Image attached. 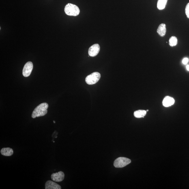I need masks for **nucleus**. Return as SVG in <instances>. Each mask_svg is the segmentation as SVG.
Masks as SVG:
<instances>
[{
  "mask_svg": "<svg viewBox=\"0 0 189 189\" xmlns=\"http://www.w3.org/2000/svg\"><path fill=\"white\" fill-rule=\"evenodd\" d=\"M1 154L5 156H10L14 153V151L10 147L3 148L1 151Z\"/></svg>",
  "mask_w": 189,
  "mask_h": 189,
  "instance_id": "nucleus-11",
  "label": "nucleus"
},
{
  "mask_svg": "<svg viewBox=\"0 0 189 189\" xmlns=\"http://www.w3.org/2000/svg\"><path fill=\"white\" fill-rule=\"evenodd\" d=\"M186 68L187 70H188L189 71V65H187Z\"/></svg>",
  "mask_w": 189,
  "mask_h": 189,
  "instance_id": "nucleus-17",
  "label": "nucleus"
},
{
  "mask_svg": "<svg viewBox=\"0 0 189 189\" xmlns=\"http://www.w3.org/2000/svg\"><path fill=\"white\" fill-rule=\"evenodd\" d=\"M178 43V40L177 37L172 36L170 38L169 40V45L171 47L177 45Z\"/></svg>",
  "mask_w": 189,
  "mask_h": 189,
  "instance_id": "nucleus-14",
  "label": "nucleus"
},
{
  "mask_svg": "<svg viewBox=\"0 0 189 189\" xmlns=\"http://www.w3.org/2000/svg\"><path fill=\"white\" fill-rule=\"evenodd\" d=\"M48 105L46 103H43L39 105L34 110L32 117L35 119L37 117L43 116L47 113Z\"/></svg>",
  "mask_w": 189,
  "mask_h": 189,
  "instance_id": "nucleus-1",
  "label": "nucleus"
},
{
  "mask_svg": "<svg viewBox=\"0 0 189 189\" xmlns=\"http://www.w3.org/2000/svg\"><path fill=\"white\" fill-rule=\"evenodd\" d=\"M53 122H54V123H55V121H53Z\"/></svg>",
  "mask_w": 189,
  "mask_h": 189,
  "instance_id": "nucleus-19",
  "label": "nucleus"
},
{
  "mask_svg": "<svg viewBox=\"0 0 189 189\" xmlns=\"http://www.w3.org/2000/svg\"><path fill=\"white\" fill-rule=\"evenodd\" d=\"M65 12L67 15L76 16L79 14L80 10L76 5L68 3L65 7Z\"/></svg>",
  "mask_w": 189,
  "mask_h": 189,
  "instance_id": "nucleus-2",
  "label": "nucleus"
},
{
  "mask_svg": "<svg viewBox=\"0 0 189 189\" xmlns=\"http://www.w3.org/2000/svg\"><path fill=\"white\" fill-rule=\"evenodd\" d=\"M130 159L125 157H120L116 159L114 162V166L116 168H122L130 163Z\"/></svg>",
  "mask_w": 189,
  "mask_h": 189,
  "instance_id": "nucleus-4",
  "label": "nucleus"
},
{
  "mask_svg": "<svg viewBox=\"0 0 189 189\" xmlns=\"http://www.w3.org/2000/svg\"><path fill=\"white\" fill-rule=\"evenodd\" d=\"M175 102V100L172 97L167 96L165 97L163 100L162 104L165 107H167L173 105Z\"/></svg>",
  "mask_w": 189,
  "mask_h": 189,
  "instance_id": "nucleus-8",
  "label": "nucleus"
},
{
  "mask_svg": "<svg viewBox=\"0 0 189 189\" xmlns=\"http://www.w3.org/2000/svg\"><path fill=\"white\" fill-rule=\"evenodd\" d=\"M100 46L98 44H95L91 46L88 50V54L91 57H94L97 55L100 51Z\"/></svg>",
  "mask_w": 189,
  "mask_h": 189,
  "instance_id": "nucleus-6",
  "label": "nucleus"
},
{
  "mask_svg": "<svg viewBox=\"0 0 189 189\" xmlns=\"http://www.w3.org/2000/svg\"><path fill=\"white\" fill-rule=\"evenodd\" d=\"M33 68V64L31 62L29 61L26 63L22 70L23 75L25 77L29 76L32 72Z\"/></svg>",
  "mask_w": 189,
  "mask_h": 189,
  "instance_id": "nucleus-5",
  "label": "nucleus"
},
{
  "mask_svg": "<svg viewBox=\"0 0 189 189\" xmlns=\"http://www.w3.org/2000/svg\"><path fill=\"white\" fill-rule=\"evenodd\" d=\"M147 111L144 110H138L137 111H134V117L137 118H141L143 117L146 115L147 114Z\"/></svg>",
  "mask_w": 189,
  "mask_h": 189,
  "instance_id": "nucleus-12",
  "label": "nucleus"
},
{
  "mask_svg": "<svg viewBox=\"0 0 189 189\" xmlns=\"http://www.w3.org/2000/svg\"><path fill=\"white\" fill-rule=\"evenodd\" d=\"M189 59L188 58H185L183 60V63L184 65H186L188 62Z\"/></svg>",
  "mask_w": 189,
  "mask_h": 189,
  "instance_id": "nucleus-16",
  "label": "nucleus"
},
{
  "mask_svg": "<svg viewBox=\"0 0 189 189\" xmlns=\"http://www.w3.org/2000/svg\"><path fill=\"white\" fill-rule=\"evenodd\" d=\"M166 32V25L165 24H161L157 30V32L161 37H164Z\"/></svg>",
  "mask_w": 189,
  "mask_h": 189,
  "instance_id": "nucleus-10",
  "label": "nucleus"
},
{
  "mask_svg": "<svg viewBox=\"0 0 189 189\" xmlns=\"http://www.w3.org/2000/svg\"><path fill=\"white\" fill-rule=\"evenodd\" d=\"M149 111V110H147L146 111H147H147Z\"/></svg>",
  "mask_w": 189,
  "mask_h": 189,
  "instance_id": "nucleus-18",
  "label": "nucleus"
},
{
  "mask_svg": "<svg viewBox=\"0 0 189 189\" xmlns=\"http://www.w3.org/2000/svg\"><path fill=\"white\" fill-rule=\"evenodd\" d=\"M46 189H61L60 186L53 181L48 180L47 181L45 185Z\"/></svg>",
  "mask_w": 189,
  "mask_h": 189,
  "instance_id": "nucleus-9",
  "label": "nucleus"
},
{
  "mask_svg": "<svg viewBox=\"0 0 189 189\" xmlns=\"http://www.w3.org/2000/svg\"><path fill=\"white\" fill-rule=\"evenodd\" d=\"M101 78L100 73L93 72L87 76L86 78V82L89 85H93L97 83Z\"/></svg>",
  "mask_w": 189,
  "mask_h": 189,
  "instance_id": "nucleus-3",
  "label": "nucleus"
},
{
  "mask_svg": "<svg viewBox=\"0 0 189 189\" xmlns=\"http://www.w3.org/2000/svg\"><path fill=\"white\" fill-rule=\"evenodd\" d=\"M185 13L187 17L189 19V3L187 4L185 8Z\"/></svg>",
  "mask_w": 189,
  "mask_h": 189,
  "instance_id": "nucleus-15",
  "label": "nucleus"
},
{
  "mask_svg": "<svg viewBox=\"0 0 189 189\" xmlns=\"http://www.w3.org/2000/svg\"><path fill=\"white\" fill-rule=\"evenodd\" d=\"M168 0H158L157 2V8L160 10H163L165 8Z\"/></svg>",
  "mask_w": 189,
  "mask_h": 189,
  "instance_id": "nucleus-13",
  "label": "nucleus"
},
{
  "mask_svg": "<svg viewBox=\"0 0 189 189\" xmlns=\"http://www.w3.org/2000/svg\"><path fill=\"white\" fill-rule=\"evenodd\" d=\"M52 180L55 182H60L64 179L65 174L62 171H59L58 172L54 173L51 175Z\"/></svg>",
  "mask_w": 189,
  "mask_h": 189,
  "instance_id": "nucleus-7",
  "label": "nucleus"
}]
</instances>
